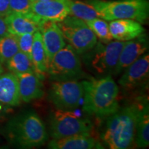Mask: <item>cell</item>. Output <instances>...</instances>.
Listing matches in <instances>:
<instances>
[{"label": "cell", "instance_id": "29", "mask_svg": "<svg viewBox=\"0 0 149 149\" xmlns=\"http://www.w3.org/2000/svg\"><path fill=\"white\" fill-rule=\"evenodd\" d=\"M9 113V107L0 103V119Z\"/></svg>", "mask_w": 149, "mask_h": 149}, {"label": "cell", "instance_id": "24", "mask_svg": "<svg viewBox=\"0 0 149 149\" xmlns=\"http://www.w3.org/2000/svg\"><path fill=\"white\" fill-rule=\"evenodd\" d=\"M86 23L97 38L100 40V42L107 44L113 40L110 32L109 24H108L106 20L100 17H97L88 21H86Z\"/></svg>", "mask_w": 149, "mask_h": 149}, {"label": "cell", "instance_id": "9", "mask_svg": "<svg viewBox=\"0 0 149 149\" xmlns=\"http://www.w3.org/2000/svg\"><path fill=\"white\" fill-rule=\"evenodd\" d=\"M83 96L82 84L77 80L54 81L48 92L50 101L61 111H74L79 107Z\"/></svg>", "mask_w": 149, "mask_h": 149}, {"label": "cell", "instance_id": "5", "mask_svg": "<svg viewBox=\"0 0 149 149\" xmlns=\"http://www.w3.org/2000/svg\"><path fill=\"white\" fill-rule=\"evenodd\" d=\"M57 24L62 32L65 42L66 41L78 55L88 53L97 42L95 35L81 19L68 15Z\"/></svg>", "mask_w": 149, "mask_h": 149}, {"label": "cell", "instance_id": "15", "mask_svg": "<svg viewBox=\"0 0 149 149\" xmlns=\"http://www.w3.org/2000/svg\"><path fill=\"white\" fill-rule=\"evenodd\" d=\"M52 149H93L102 148L100 141L91 134H79L61 139H53L48 144Z\"/></svg>", "mask_w": 149, "mask_h": 149}, {"label": "cell", "instance_id": "1", "mask_svg": "<svg viewBox=\"0 0 149 149\" xmlns=\"http://www.w3.org/2000/svg\"><path fill=\"white\" fill-rule=\"evenodd\" d=\"M144 104L137 102L119 108L106 119L101 138L108 148L126 149L133 146Z\"/></svg>", "mask_w": 149, "mask_h": 149}, {"label": "cell", "instance_id": "20", "mask_svg": "<svg viewBox=\"0 0 149 149\" xmlns=\"http://www.w3.org/2000/svg\"><path fill=\"white\" fill-rule=\"evenodd\" d=\"M135 142L138 148H146L149 145L148 103L146 102L141 109L136 129Z\"/></svg>", "mask_w": 149, "mask_h": 149}, {"label": "cell", "instance_id": "7", "mask_svg": "<svg viewBox=\"0 0 149 149\" xmlns=\"http://www.w3.org/2000/svg\"><path fill=\"white\" fill-rule=\"evenodd\" d=\"M50 135L53 139H61L79 134H91L93 125L89 119L77 116L72 111L57 109L49 119Z\"/></svg>", "mask_w": 149, "mask_h": 149}, {"label": "cell", "instance_id": "23", "mask_svg": "<svg viewBox=\"0 0 149 149\" xmlns=\"http://www.w3.org/2000/svg\"><path fill=\"white\" fill-rule=\"evenodd\" d=\"M19 49L17 36V35L8 33L0 37V61L6 63L12 58Z\"/></svg>", "mask_w": 149, "mask_h": 149}, {"label": "cell", "instance_id": "19", "mask_svg": "<svg viewBox=\"0 0 149 149\" xmlns=\"http://www.w3.org/2000/svg\"><path fill=\"white\" fill-rule=\"evenodd\" d=\"M31 59L35 74L41 79H44L47 74L48 61L40 31L35 33L33 35Z\"/></svg>", "mask_w": 149, "mask_h": 149}, {"label": "cell", "instance_id": "8", "mask_svg": "<svg viewBox=\"0 0 149 149\" xmlns=\"http://www.w3.org/2000/svg\"><path fill=\"white\" fill-rule=\"evenodd\" d=\"M125 42L116 40L104 44L97 42L90 51L85 53L88 54L87 64L98 74H113Z\"/></svg>", "mask_w": 149, "mask_h": 149}, {"label": "cell", "instance_id": "27", "mask_svg": "<svg viewBox=\"0 0 149 149\" xmlns=\"http://www.w3.org/2000/svg\"><path fill=\"white\" fill-rule=\"evenodd\" d=\"M10 13L9 0H0V16L6 17Z\"/></svg>", "mask_w": 149, "mask_h": 149}, {"label": "cell", "instance_id": "18", "mask_svg": "<svg viewBox=\"0 0 149 149\" xmlns=\"http://www.w3.org/2000/svg\"><path fill=\"white\" fill-rule=\"evenodd\" d=\"M21 102L18 79L13 73L0 75V103L8 107H17Z\"/></svg>", "mask_w": 149, "mask_h": 149}, {"label": "cell", "instance_id": "25", "mask_svg": "<svg viewBox=\"0 0 149 149\" xmlns=\"http://www.w3.org/2000/svg\"><path fill=\"white\" fill-rule=\"evenodd\" d=\"M32 0H9L10 13L31 14Z\"/></svg>", "mask_w": 149, "mask_h": 149}, {"label": "cell", "instance_id": "6", "mask_svg": "<svg viewBox=\"0 0 149 149\" xmlns=\"http://www.w3.org/2000/svg\"><path fill=\"white\" fill-rule=\"evenodd\" d=\"M47 74L53 81L77 80L84 76L79 55L69 44L53 56L48 65Z\"/></svg>", "mask_w": 149, "mask_h": 149}, {"label": "cell", "instance_id": "2", "mask_svg": "<svg viewBox=\"0 0 149 149\" xmlns=\"http://www.w3.org/2000/svg\"><path fill=\"white\" fill-rule=\"evenodd\" d=\"M83 111L98 120H106L119 108V88L111 74L81 81Z\"/></svg>", "mask_w": 149, "mask_h": 149}, {"label": "cell", "instance_id": "21", "mask_svg": "<svg viewBox=\"0 0 149 149\" xmlns=\"http://www.w3.org/2000/svg\"><path fill=\"white\" fill-rule=\"evenodd\" d=\"M8 70L16 75L26 73V72H34L32 60L25 53L19 51L12 58L6 62Z\"/></svg>", "mask_w": 149, "mask_h": 149}, {"label": "cell", "instance_id": "31", "mask_svg": "<svg viewBox=\"0 0 149 149\" xmlns=\"http://www.w3.org/2000/svg\"><path fill=\"white\" fill-rule=\"evenodd\" d=\"M33 1H48V0H32Z\"/></svg>", "mask_w": 149, "mask_h": 149}, {"label": "cell", "instance_id": "3", "mask_svg": "<svg viewBox=\"0 0 149 149\" xmlns=\"http://www.w3.org/2000/svg\"><path fill=\"white\" fill-rule=\"evenodd\" d=\"M11 142L23 148H33L45 144L48 136L45 125L34 112H26L13 117L6 126Z\"/></svg>", "mask_w": 149, "mask_h": 149}, {"label": "cell", "instance_id": "14", "mask_svg": "<svg viewBox=\"0 0 149 149\" xmlns=\"http://www.w3.org/2000/svg\"><path fill=\"white\" fill-rule=\"evenodd\" d=\"M5 19L8 32L17 35L40 31L41 26L44 22L33 13L31 14L10 13Z\"/></svg>", "mask_w": 149, "mask_h": 149}, {"label": "cell", "instance_id": "26", "mask_svg": "<svg viewBox=\"0 0 149 149\" xmlns=\"http://www.w3.org/2000/svg\"><path fill=\"white\" fill-rule=\"evenodd\" d=\"M33 35H34V33H25V34L17 35V36L19 49L22 53H25L31 59L33 42Z\"/></svg>", "mask_w": 149, "mask_h": 149}, {"label": "cell", "instance_id": "16", "mask_svg": "<svg viewBox=\"0 0 149 149\" xmlns=\"http://www.w3.org/2000/svg\"><path fill=\"white\" fill-rule=\"evenodd\" d=\"M21 100L29 103L33 100L42 98L44 95V86L34 72H26L17 75Z\"/></svg>", "mask_w": 149, "mask_h": 149}, {"label": "cell", "instance_id": "12", "mask_svg": "<svg viewBox=\"0 0 149 149\" xmlns=\"http://www.w3.org/2000/svg\"><path fill=\"white\" fill-rule=\"evenodd\" d=\"M32 13L43 21L60 22L69 15L68 0L33 1Z\"/></svg>", "mask_w": 149, "mask_h": 149}, {"label": "cell", "instance_id": "28", "mask_svg": "<svg viewBox=\"0 0 149 149\" xmlns=\"http://www.w3.org/2000/svg\"><path fill=\"white\" fill-rule=\"evenodd\" d=\"M8 33L9 32L6 19L3 17L0 16V37L4 36Z\"/></svg>", "mask_w": 149, "mask_h": 149}, {"label": "cell", "instance_id": "13", "mask_svg": "<svg viewBox=\"0 0 149 149\" xmlns=\"http://www.w3.org/2000/svg\"><path fill=\"white\" fill-rule=\"evenodd\" d=\"M40 32L48 65L53 56L66 44L62 32L55 22L44 21L41 26Z\"/></svg>", "mask_w": 149, "mask_h": 149}, {"label": "cell", "instance_id": "10", "mask_svg": "<svg viewBox=\"0 0 149 149\" xmlns=\"http://www.w3.org/2000/svg\"><path fill=\"white\" fill-rule=\"evenodd\" d=\"M118 83L126 92L135 90L148 81L149 75V55L144 54L124 70Z\"/></svg>", "mask_w": 149, "mask_h": 149}, {"label": "cell", "instance_id": "17", "mask_svg": "<svg viewBox=\"0 0 149 149\" xmlns=\"http://www.w3.org/2000/svg\"><path fill=\"white\" fill-rule=\"evenodd\" d=\"M109 29L113 40L120 42L131 40L145 32L139 22L128 19L112 20L109 24Z\"/></svg>", "mask_w": 149, "mask_h": 149}, {"label": "cell", "instance_id": "22", "mask_svg": "<svg viewBox=\"0 0 149 149\" xmlns=\"http://www.w3.org/2000/svg\"><path fill=\"white\" fill-rule=\"evenodd\" d=\"M68 7L69 15L81 19L85 22L99 17L95 9L86 1L68 0Z\"/></svg>", "mask_w": 149, "mask_h": 149}, {"label": "cell", "instance_id": "4", "mask_svg": "<svg viewBox=\"0 0 149 149\" xmlns=\"http://www.w3.org/2000/svg\"><path fill=\"white\" fill-rule=\"evenodd\" d=\"M106 21L128 19L145 24L148 19V0H85Z\"/></svg>", "mask_w": 149, "mask_h": 149}, {"label": "cell", "instance_id": "11", "mask_svg": "<svg viewBox=\"0 0 149 149\" xmlns=\"http://www.w3.org/2000/svg\"><path fill=\"white\" fill-rule=\"evenodd\" d=\"M148 49V40L143 33L135 39L127 41L120 54L116 68L113 74L118 75L134 61L144 55Z\"/></svg>", "mask_w": 149, "mask_h": 149}, {"label": "cell", "instance_id": "30", "mask_svg": "<svg viewBox=\"0 0 149 149\" xmlns=\"http://www.w3.org/2000/svg\"><path fill=\"white\" fill-rule=\"evenodd\" d=\"M2 72H3V68H2V67H1V64H0V74L2 73Z\"/></svg>", "mask_w": 149, "mask_h": 149}]
</instances>
